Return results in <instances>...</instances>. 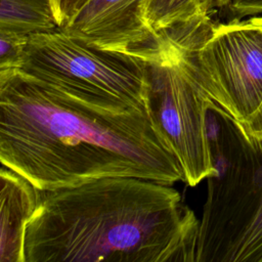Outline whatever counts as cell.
Masks as SVG:
<instances>
[{"label": "cell", "instance_id": "1", "mask_svg": "<svg viewBox=\"0 0 262 262\" xmlns=\"http://www.w3.org/2000/svg\"><path fill=\"white\" fill-rule=\"evenodd\" d=\"M0 162L40 190L103 177L184 179L148 104L89 101L17 69L0 71Z\"/></svg>", "mask_w": 262, "mask_h": 262}, {"label": "cell", "instance_id": "2", "mask_svg": "<svg viewBox=\"0 0 262 262\" xmlns=\"http://www.w3.org/2000/svg\"><path fill=\"white\" fill-rule=\"evenodd\" d=\"M200 220L172 185L103 177L40 190L25 262H195Z\"/></svg>", "mask_w": 262, "mask_h": 262}, {"label": "cell", "instance_id": "3", "mask_svg": "<svg viewBox=\"0 0 262 262\" xmlns=\"http://www.w3.org/2000/svg\"><path fill=\"white\" fill-rule=\"evenodd\" d=\"M208 130L215 171L207 178L195 262H262V140L211 100Z\"/></svg>", "mask_w": 262, "mask_h": 262}, {"label": "cell", "instance_id": "4", "mask_svg": "<svg viewBox=\"0 0 262 262\" xmlns=\"http://www.w3.org/2000/svg\"><path fill=\"white\" fill-rule=\"evenodd\" d=\"M17 70L89 101L147 105L145 59L96 48L60 29L30 35Z\"/></svg>", "mask_w": 262, "mask_h": 262}, {"label": "cell", "instance_id": "5", "mask_svg": "<svg viewBox=\"0 0 262 262\" xmlns=\"http://www.w3.org/2000/svg\"><path fill=\"white\" fill-rule=\"evenodd\" d=\"M189 34H171L170 41L146 60L148 108L170 143L184 173L195 186L214 171L208 130V102L187 61Z\"/></svg>", "mask_w": 262, "mask_h": 262}, {"label": "cell", "instance_id": "6", "mask_svg": "<svg viewBox=\"0 0 262 262\" xmlns=\"http://www.w3.org/2000/svg\"><path fill=\"white\" fill-rule=\"evenodd\" d=\"M185 54L207 97L238 124L262 104V15L192 34Z\"/></svg>", "mask_w": 262, "mask_h": 262}, {"label": "cell", "instance_id": "7", "mask_svg": "<svg viewBox=\"0 0 262 262\" xmlns=\"http://www.w3.org/2000/svg\"><path fill=\"white\" fill-rule=\"evenodd\" d=\"M147 0H87L59 28L96 48L134 55L145 60L170 40L157 33L145 16Z\"/></svg>", "mask_w": 262, "mask_h": 262}, {"label": "cell", "instance_id": "8", "mask_svg": "<svg viewBox=\"0 0 262 262\" xmlns=\"http://www.w3.org/2000/svg\"><path fill=\"white\" fill-rule=\"evenodd\" d=\"M40 200V189L2 165L0 170V262H25L26 227Z\"/></svg>", "mask_w": 262, "mask_h": 262}, {"label": "cell", "instance_id": "9", "mask_svg": "<svg viewBox=\"0 0 262 262\" xmlns=\"http://www.w3.org/2000/svg\"><path fill=\"white\" fill-rule=\"evenodd\" d=\"M145 16L159 34L198 28L213 21L207 0H147Z\"/></svg>", "mask_w": 262, "mask_h": 262}, {"label": "cell", "instance_id": "10", "mask_svg": "<svg viewBox=\"0 0 262 262\" xmlns=\"http://www.w3.org/2000/svg\"><path fill=\"white\" fill-rule=\"evenodd\" d=\"M57 29L50 0H0V31L30 36Z\"/></svg>", "mask_w": 262, "mask_h": 262}, {"label": "cell", "instance_id": "11", "mask_svg": "<svg viewBox=\"0 0 262 262\" xmlns=\"http://www.w3.org/2000/svg\"><path fill=\"white\" fill-rule=\"evenodd\" d=\"M29 36L0 31V71L19 69Z\"/></svg>", "mask_w": 262, "mask_h": 262}, {"label": "cell", "instance_id": "12", "mask_svg": "<svg viewBox=\"0 0 262 262\" xmlns=\"http://www.w3.org/2000/svg\"><path fill=\"white\" fill-rule=\"evenodd\" d=\"M227 9L230 19H244L262 15V0H230Z\"/></svg>", "mask_w": 262, "mask_h": 262}, {"label": "cell", "instance_id": "13", "mask_svg": "<svg viewBox=\"0 0 262 262\" xmlns=\"http://www.w3.org/2000/svg\"><path fill=\"white\" fill-rule=\"evenodd\" d=\"M59 28H62L87 0H50Z\"/></svg>", "mask_w": 262, "mask_h": 262}, {"label": "cell", "instance_id": "14", "mask_svg": "<svg viewBox=\"0 0 262 262\" xmlns=\"http://www.w3.org/2000/svg\"><path fill=\"white\" fill-rule=\"evenodd\" d=\"M238 125L249 137L262 140V104L245 123Z\"/></svg>", "mask_w": 262, "mask_h": 262}, {"label": "cell", "instance_id": "15", "mask_svg": "<svg viewBox=\"0 0 262 262\" xmlns=\"http://www.w3.org/2000/svg\"><path fill=\"white\" fill-rule=\"evenodd\" d=\"M230 0H207V9L208 12L212 15L213 12L227 8Z\"/></svg>", "mask_w": 262, "mask_h": 262}]
</instances>
